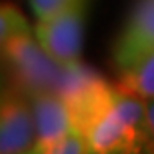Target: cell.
<instances>
[{
  "mask_svg": "<svg viewBox=\"0 0 154 154\" xmlns=\"http://www.w3.org/2000/svg\"><path fill=\"white\" fill-rule=\"evenodd\" d=\"M86 154H154L146 100L120 84L114 106L84 134Z\"/></svg>",
  "mask_w": 154,
  "mask_h": 154,
  "instance_id": "1",
  "label": "cell"
},
{
  "mask_svg": "<svg viewBox=\"0 0 154 154\" xmlns=\"http://www.w3.org/2000/svg\"><path fill=\"white\" fill-rule=\"evenodd\" d=\"M0 64L8 76V82L28 96L42 92L60 94L66 66L56 62L42 48L34 32L18 34L8 40L0 56Z\"/></svg>",
  "mask_w": 154,
  "mask_h": 154,
  "instance_id": "2",
  "label": "cell"
},
{
  "mask_svg": "<svg viewBox=\"0 0 154 154\" xmlns=\"http://www.w3.org/2000/svg\"><path fill=\"white\" fill-rule=\"evenodd\" d=\"M88 8L90 0H68L54 16L34 20V36L62 66H72L82 60Z\"/></svg>",
  "mask_w": 154,
  "mask_h": 154,
  "instance_id": "3",
  "label": "cell"
},
{
  "mask_svg": "<svg viewBox=\"0 0 154 154\" xmlns=\"http://www.w3.org/2000/svg\"><path fill=\"white\" fill-rule=\"evenodd\" d=\"M36 142L32 100L10 82L0 84V154H30Z\"/></svg>",
  "mask_w": 154,
  "mask_h": 154,
  "instance_id": "4",
  "label": "cell"
},
{
  "mask_svg": "<svg viewBox=\"0 0 154 154\" xmlns=\"http://www.w3.org/2000/svg\"><path fill=\"white\" fill-rule=\"evenodd\" d=\"M154 50V0H134L126 22L112 44V64L118 74L136 66Z\"/></svg>",
  "mask_w": 154,
  "mask_h": 154,
  "instance_id": "5",
  "label": "cell"
},
{
  "mask_svg": "<svg viewBox=\"0 0 154 154\" xmlns=\"http://www.w3.org/2000/svg\"><path fill=\"white\" fill-rule=\"evenodd\" d=\"M30 100L36 122V142L30 154H52L74 130L68 104L62 100L60 94L54 92L34 94L30 96Z\"/></svg>",
  "mask_w": 154,
  "mask_h": 154,
  "instance_id": "6",
  "label": "cell"
},
{
  "mask_svg": "<svg viewBox=\"0 0 154 154\" xmlns=\"http://www.w3.org/2000/svg\"><path fill=\"white\" fill-rule=\"evenodd\" d=\"M120 84L144 100L154 98V50L148 56H144L136 66L122 72Z\"/></svg>",
  "mask_w": 154,
  "mask_h": 154,
  "instance_id": "7",
  "label": "cell"
},
{
  "mask_svg": "<svg viewBox=\"0 0 154 154\" xmlns=\"http://www.w3.org/2000/svg\"><path fill=\"white\" fill-rule=\"evenodd\" d=\"M26 32H34V24H30L20 8L12 2H0V56L8 40Z\"/></svg>",
  "mask_w": 154,
  "mask_h": 154,
  "instance_id": "8",
  "label": "cell"
},
{
  "mask_svg": "<svg viewBox=\"0 0 154 154\" xmlns=\"http://www.w3.org/2000/svg\"><path fill=\"white\" fill-rule=\"evenodd\" d=\"M26 2L34 14V20H42V18L54 16L68 0H26Z\"/></svg>",
  "mask_w": 154,
  "mask_h": 154,
  "instance_id": "9",
  "label": "cell"
},
{
  "mask_svg": "<svg viewBox=\"0 0 154 154\" xmlns=\"http://www.w3.org/2000/svg\"><path fill=\"white\" fill-rule=\"evenodd\" d=\"M52 154H86V138L82 132L74 130L64 138V142L58 146Z\"/></svg>",
  "mask_w": 154,
  "mask_h": 154,
  "instance_id": "10",
  "label": "cell"
},
{
  "mask_svg": "<svg viewBox=\"0 0 154 154\" xmlns=\"http://www.w3.org/2000/svg\"><path fill=\"white\" fill-rule=\"evenodd\" d=\"M146 106H148V116H150V122H152V126H154V98L146 100Z\"/></svg>",
  "mask_w": 154,
  "mask_h": 154,
  "instance_id": "11",
  "label": "cell"
},
{
  "mask_svg": "<svg viewBox=\"0 0 154 154\" xmlns=\"http://www.w3.org/2000/svg\"><path fill=\"white\" fill-rule=\"evenodd\" d=\"M0 84H2V80H0Z\"/></svg>",
  "mask_w": 154,
  "mask_h": 154,
  "instance_id": "12",
  "label": "cell"
}]
</instances>
